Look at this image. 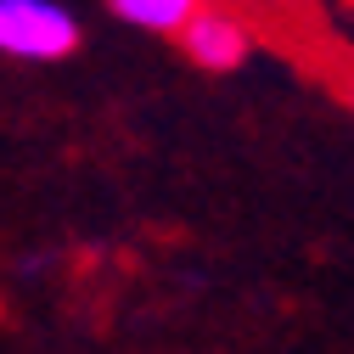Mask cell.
<instances>
[{
	"mask_svg": "<svg viewBox=\"0 0 354 354\" xmlns=\"http://www.w3.org/2000/svg\"><path fill=\"white\" fill-rule=\"evenodd\" d=\"M79 17L62 0H0V57L12 62H62L79 51Z\"/></svg>",
	"mask_w": 354,
	"mask_h": 354,
	"instance_id": "6da1fadb",
	"label": "cell"
},
{
	"mask_svg": "<svg viewBox=\"0 0 354 354\" xmlns=\"http://www.w3.org/2000/svg\"><path fill=\"white\" fill-rule=\"evenodd\" d=\"M180 51H186V62L203 68V73H236V68L253 57V23H248L242 12L214 6V0H208V6L186 23Z\"/></svg>",
	"mask_w": 354,
	"mask_h": 354,
	"instance_id": "7a4b0ae2",
	"label": "cell"
},
{
	"mask_svg": "<svg viewBox=\"0 0 354 354\" xmlns=\"http://www.w3.org/2000/svg\"><path fill=\"white\" fill-rule=\"evenodd\" d=\"M203 6H208V0H107V12L124 28H141V34H158V39H180L186 23Z\"/></svg>",
	"mask_w": 354,
	"mask_h": 354,
	"instance_id": "3957f363",
	"label": "cell"
},
{
	"mask_svg": "<svg viewBox=\"0 0 354 354\" xmlns=\"http://www.w3.org/2000/svg\"><path fill=\"white\" fill-rule=\"evenodd\" d=\"M348 102H354V91H348Z\"/></svg>",
	"mask_w": 354,
	"mask_h": 354,
	"instance_id": "277c9868",
	"label": "cell"
}]
</instances>
